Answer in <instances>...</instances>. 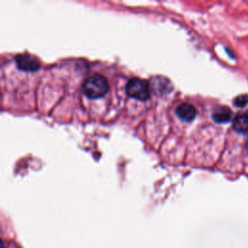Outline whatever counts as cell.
I'll list each match as a JSON object with an SVG mask.
<instances>
[{"instance_id": "1", "label": "cell", "mask_w": 248, "mask_h": 248, "mask_svg": "<svg viewBox=\"0 0 248 248\" xmlns=\"http://www.w3.org/2000/svg\"><path fill=\"white\" fill-rule=\"evenodd\" d=\"M82 91L90 99L101 98L108 91V82L105 77L94 74L85 79L82 85Z\"/></svg>"}, {"instance_id": "2", "label": "cell", "mask_w": 248, "mask_h": 248, "mask_svg": "<svg viewBox=\"0 0 248 248\" xmlns=\"http://www.w3.org/2000/svg\"><path fill=\"white\" fill-rule=\"evenodd\" d=\"M126 92L130 97L134 99L140 101H146L150 97L151 90L146 80L139 78H133L129 79L126 84Z\"/></svg>"}, {"instance_id": "3", "label": "cell", "mask_w": 248, "mask_h": 248, "mask_svg": "<svg viewBox=\"0 0 248 248\" xmlns=\"http://www.w3.org/2000/svg\"><path fill=\"white\" fill-rule=\"evenodd\" d=\"M16 66L18 69L27 72H34L40 68L39 60L29 54H18L16 57Z\"/></svg>"}, {"instance_id": "4", "label": "cell", "mask_w": 248, "mask_h": 248, "mask_svg": "<svg viewBox=\"0 0 248 248\" xmlns=\"http://www.w3.org/2000/svg\"><path fill=\"white\" fill-rule=\"evenodd\" d=\"M175 114L180 120L184 122H191L195 119L197 110L193 105L189 103H181L175 108Z\"/></svg>"}, {"instance_id": "5", "label": "cell", "mask_w": 248, "mask_h": 248, "mask_svg": "<svg viewBox=\"0 0 248 248\" xmlns=\"http://www.w3.org/2000/svg\"><path fill=\"white\" fill-rule=\"evenodd\" d=\"M232 115V110L227 107L217 108L212 113V118L216 123H227L231 120Z\"/></svg>"}, {"instance_id": "6", "label": "cell", "mask_w": 248, "mask_h": 248, "mask_svg": "<svg viewBox=\"0 0 248 248\" xmlns=\"http://www.w3.org/2000/svg\"><path fill=\"white\" fill-rule=\"evenodd\" d=\"M232 128L239 134H248V115H238L232 121Z\"/></svg>"}, {"instance_id": "7", "label": "cell", "mask_w": 248, "mask_h": 248, "mask_svg": "<svg viewBox=\"0 0 248 248\" xmlns=\"http://www.w3.org/2000/svg\"><path fill=\"white\" fill-rule=\"evenodd\" d=\"M234 106L238 107V108H243L244 106H246L248 104V95L247 94H242L237 96L234 101H233Z\"/></svg>"}, {"instance_id": "8", "label": "cell", "mask_w": 248, "mask_h": 248, "mask_svg": "<svg viewBox=\"0 0 248 248\" xmlns=\"http://www.w3.org/2000/svg\"><path fill=\"white\" fill-rule=\"evenodd\" d=\"M245 148L248 150V139H247V140H246V142H245Z\"/></svg>"}]
</instances>
